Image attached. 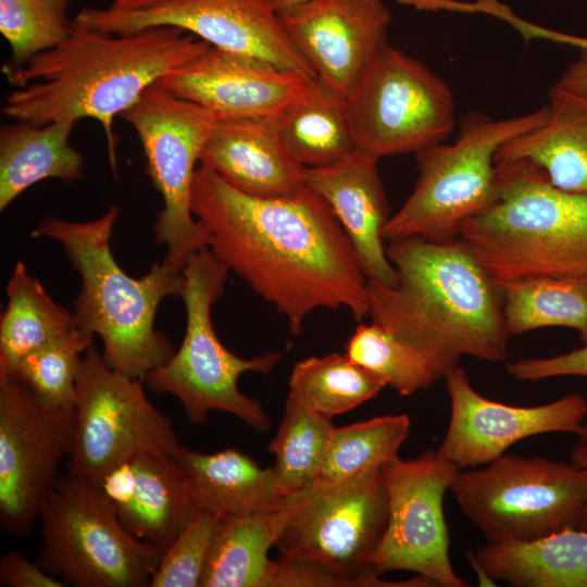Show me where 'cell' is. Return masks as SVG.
I'll list each match as a JSON object with an SVG mask.
<instances>
[{"label": "cell", "mask_w": 587, "mask_h": 587, "mask_svg": "<svg viewBox=\"0 0 587 587\" xmlns=\"http://www.w3.org/2000/svg\"><path fill=\"white\" fill-rule=\"evenodd\" d=\"M192 213L208 248L277 312L292 334L316 309L369 315V280L326 201L308 189L261 198L239 191L210 168L196 170Z\"/></svg>", "instance_id": "6da1fadb"}, {"label": "cell", "mask_w": 587, "mask_h": 587, "mask_svg": "<svg viewBox=\"0 0 587 587\" xmlns=\"http://www.w3.org/2000/svg\"><path fill=\"white\" fill-rule=\"evenodd\" d=\"M209 46L171 26L115 35L73 24L72 33L59 46L2 73L15 89L5 97L1 112L14 121L35 124L96 120L103 127L109 163L116 175L114 117Z\"/></svg>", "instance_id": "7a4b0ae2"}, {"label": "cell", "mask_w": 587, "mask_h": 587, "mask_svg": "<svg viewBox=\"0 0 587 587\" xmlns=\"http://www.w3.org/2000/svg\"><path fill=\"white\" fill-rule=\"evenodd\" d=\"M392 286L369 280V315L424 352L442 378L462 357L505 360L509 334L501 290L459 238L390 241Z\"/></svg>", "instance_id": "3957f363"}, {"label": "cell", "mask_w": 587, "mask_h": 587, "mask_svg": "<svg viewBox=\"0 0 587 587\" xmlns=\"http://www.w3.org/2000/svg\"><path fill=\"white\" fill-rule=\"evenodd\" d=\"M118 216L116 204L84 222L48 215L30 236L60 243L79 274L80 289L73 311L77 327L101 338L102 355L110 367L145 382L150 371L175 353L171 340L155 328L154 320L161 301L179 295L183 271L163 260L140 277L128 275L111 248Z\"/></svg>", "instance_id": "277c9868"}, {"label": "cell", "mask_w": 587, "mask_h": 587, "mask_svg": "<svg viewBox=\"0 0 587 587\" xmlns=\"http://www.w3.org/2000/svg\"><path fill=\"white\" fill-rule=\"evenodd\" d=\"M492 201L458 237L496 283L587 278V196L554 186L532 161L495 162Z\"/></svg>", "instance_id": "5b68a950"}, {"label": "cell", "mask_w": 587, "mask_h": 587, "mask_svg": "<svg viewBox=\"0 0 587 587\" xmlns=\"http://www.w3.org/2000/svg\"><path fill=\"white\" fill-rule=\"evenodd\" d=\"M228 272L208 247L187 259L178 295L186 311L183 342L166 363L147 374L145 383L155 394L176 397L192 424H204L211 411H222L263 432L270 428V419L259 400L239 390L238 379L247 372L271 373L282 353L243 359L217 337L212 307L224 294Z\"/></svg>", "instance_id": "8992f818"}, {"label": "cell", "mask_w": 587, "mask_h": 587, "mask_svg": "<svg viewBox=\"0 0 587 587\" xmlns=\"http://www.w3.org/2000/svg\"><path fill=\"white\" fill-rule=\"evenodd\" d=\"M547 116V104L525 115L499 120L478 111L466 114L453 143L440 142L415 153L416 183L386 223L384 240L457 238L463 223L495 197V157L499 149L542 124Z\"/></svg>", "instance_id": "52a82bcc"}, {"label": "cell", "mask_w": 587, "mask_h": 587, "mask_svg": "<svg viewBox=\"0 0 587 587\" xmlns=\"http://www.w3.org/2000/svg\"><path fill=\"white\" fill-rule=\"evenodd\" d=\"M450 491L488 542L532 541L583 528L587 473L572 462L504 453L459 470Z\"/></svg>", "instance_id": "ba28073f"}, {"label": "cell", "mask_w": 587, "mask_h": 587, "mask_svg": "<svg viewBox=\"0 0 587 587\" xmlns=\"http://www.w3.org/2000/svg\"><path fill=\"white\" fill-rule=\"evenodd\" d=\"M37 563L65 585L147 587L163 554L134 538L98 485L61 476L40 513Z\"/></svg>", "instance_id": "9c48e42d"}, {"label": "cell", "mask_w": 587, "mask_h": 587, "mask_svg": "<svg viewBox=\"0 0 587 587\" xmlns=\"http://www.w3.org/2000/svg\"><path fill=\"white\" fill-rule=\"evenodd\" d=\"M136 132L146 170L163 200L153 224L164 261L182 270L207 235L191 209V193L202 148L217 120L212 111L158 86L149 87L120 115Z\"/></svg>", "instance_id": "30bf717a"}, {"label": "cell", "mask_w": 587, "mask_h": 587, "mask_svg": "<svg viewBox=\"0 0 587 587\" xmlns=\"http://www.w3.org/2000/svg\"><path fill=\"white\" fill-rule=\"evenodd\" d=\"M388 521L382 469L289 496L280 558L314 562L354 586H386L371 570Z\"/></svg>", "instance_id": "8fae6325"}, {"label": "cell", "mask_w": 587, "mask_h": 587, "mask_svg": "<svg viewBox=\"0 0 587 587\" xmlns=\"http://www.w3.org/2000/svg\"><path fill=\"white\" fill-rule=\"evenodd\" d=\"M346 100L357 150L376 160L440 143L455 125L454 99L445 80L390 46Z\"/></svg>", "instance_id": "7c38bea8"}, {"label": "cell", "mask_w": 587, "mask_h": 587, "mask_svg": "<svg viewBox=\"0 0 587 587\" xmlns=\"http://www.w3.org/2000/svg\"><path fill=\"white\" fill-rule=\"evenodd\" d=\"M142 383L110 367L93 344L87 349L76 383L67 473L99 485L137 453L174 455L180 444L172 421L150 402Z\"/></svg>", "instance_id": "4fadbf2b"}, {"label": "cell", "mask_w": 587, "mask_h": 587, "mask_svg": "<svg viewBox=\"0 0 587 587\" xmlns=\"http://www.w3.org/2000/svg\"><path fill=\"white\" fill-rule=\"evenodd\" d=\"M75 433V409L51 404L12 376H0V525L30 532L60 478Z\"/></svg>", "instance_id": "5bb4252c"}, {"label": "cell", "mask_w": 587, "mask_h": 587, "mask_svg": "<svg viewBox=\"0 0 587 587\" xmlns=\"http://www.w3.org/2000/svg\"><path fill=\"white\" fill-rule=\"evenodd\" d=\"M459 469L437 450L382 467L388 496V521L372 557L371 570L380 576L402 570L432 579L437 587H467L453 570L444 498Z\"/></svg>", "instance_id": "9a60e30c"}, {"label": "cell", "mask_w": 587, "mask_h": 587, "mask_svg": "<svg viewBox=\"0 0 587 587\" xmlns=\"http://www.w3.org/2000/svg\"><path fill=\"white\" fill-rule=\"evenodd\" d=\"M73 24L115 35L150 27H176L212 47L316 78L287 35L271 0H164L127 12L87 7L79 10Z\"/></svg>", "instance_id": "2e32d148"}, {"label": "cell", "mask_w": 587, "mask_h": 587, "mask_svg": "<svg viewBox=\"0 0 587 587\" xmlns=\"http://www.w3.org/2000/svg\"><path fill=\"white\" fill-rule=\"evenodd\" d=\"M450 417L437 451L459 470L492 462L522 439L549 433L578 435L587 399L570 392L551 402L517 407L482 396L460 365L445 377Z\"/></svg>", "instance_id": "e0dca14e"}, {"label": "cell", "mask_w": 587, "mask_h": 587, "mask_svg": "<svg viewBox=\"0 0 587 587\" xmlns=\"http://www.w3.org/2000/svg\"><path fill=\"white\" fill-rule=\"evenodd\" d=\"M278 15L316 78L344 97L389 46L383 0H310Z\"/></svg>", "instance_id": "ac0fdd59"}, {"label": "cell", "mask_w": 587, "mask_h": 587, "mask_svg": "<svg viewBox=\"0 0 587 587\" xmlns=\"http://www.w3.org/2000/svg\"><path fill=\"white\" fill-rule=\"evenodd\" d=\"M315 79L209 46L157 85L212 111L217 118H276L304 96Z\"/></svg>", "instance_id": "d6986e66"}, {"label": "cell", "mask_w": 587, "mask_h": 587, "mask_svg": "<svg viewBox=\"0 0 587 587\" xmlns=\"http://www.w3.org/2000/svg\"><path fill=\"white\" fill-rule=\"evenodd\" d=\"M123 527L137 540L164 551L189 520L193 504L171 454L137 453L98 485Z\"/></svg>", "instance_id": "ffe728a7"}, {"label": "cell", "mask_w": 587, "mask_h": 587, "mask_svg": "<svg viewBox=\"0 0 587 587\" xmlns=\"http://www.w3.org/2000/svg\"><path fill=\"white\" fill-rule=\"evenodd\" d=\"M199 162L250 196L287 198L308 189V167L289 152L275 118H217Z\"/></svg>", "instance_id": "44dd1931"}, {"label": "cell", "mask_w": 587, "mask_h": 587, "mask_svg": "<svg viewBox=\"0 0 587 587\" xmlns=\"http://www.w3.org/2000/svg\"><path fill=\"white\" fill-rule=\"evenodd\" d=\"M377 161L355 150L332 165L308 168L307 185L333 211L367 280L392 286L397 283V273L383 238L390 215Z\"/></svg>", "instance_id": "7402d4cb"}, {"label": "cell", "mask_w": 587, "mask_h": 587, "mask_svg": "<svg viewBox=\"0 0 587 587\" xmlns=\"http://www.w3.org/2000/svg\"><path fill=\"white\" fill-rule=\"evenodd\" d=\"M173 458L184 475L193 508L222 520L264 514L287 503L288 497L278 489L272 467H261L241 451L203 453L180 444Z\"/></svg>", "instance_id": "603a6c76"}, {"label": "cell", "mask_w": 587, "mask_h": 587, "mask_svg": "<svg viewBox=\"0 0 587 587\" xmlns=\"http://www.w3.org/2000/svg\"><path fill=\"white\" fill-rule=\"evenodd\" d=\"M548 99L545 122L505 142L495 162L532 161L554 186L587 196V95L554 85Z\"/></svg>", "instance_id": "cb8c5ba5"}, {"label": "cell", "mask_w": 587, "mask_h": 587, "mask_svg": "<svg viewBox=\"0 0 587 587\" xmlns=\"http://www.w3.org/2000/svg\"><path fill=\"white\" fill-rule=\"evenodd\" d=\"M467 554L490 578L514 587H587L585 528L532 541H487Z\"/></svg>", "instance_id": "d4e9b609"}, {"label": "cell", "mask_w": 587, "mask_h": 587, "mask_svg": "<svg viewBox=\"0 0 587 587\" xmlns=\"http://www.w3.org/2000/svg\"><path fill=\"white\" fill-rule=\"evenodd\" d=\"M75 122L26 121L0 128V210L34 184L53 178L66 184L84 177V158L71 143Z\"/></svg>", "instance_id": "484cf974"}, {"label": "cell", "mask_w": 587, "mask_h": 587, "mask_svg": "<svg viewBox=\"0 0 587 587\" xmlns=\"http://www.w3.org/2000/svg\"><path fill=\"white\" fill-rule=\"evenodd\" d=\"M289 516L284 508L258 515L224 519L213 538L201 587H267L275 547Z\"/></svg>", "instance_id": "4316f807"}, {"label": "cell", "mask_w": 587, "mask_h": 587, "mask_svg": "<svg viewBox=\"0 0 587 587\" xmlns=\"http://www.w3.org/2000/svg\"><path fill=\"white\" fill-rule=\"evenodd\" d=\"M275 122L289 152L308 168L332 165L357 150L346 97L317 78Z\"/></svg>", "instance_id": "83f0119b"}, {"label": "cell", "mask_w": 587, "mask_h": 587, "mask_svg": "<svg viewBox=\"0 0 587 587\" xmlns=\"http://www.w3.org/2000/svg\"><path fill=\"white\" fill-rule=\"evenodd\" d=\"M0 317V376H11L32 351L77 328L73 312L55 302L24 262L13 267Z\"/></svg>", "instance_id": "f1b7e54d"}, {"label": "cell", "mask_w": 587, "mask_h": 587, "mask_svg": "<svg viewBox=\"0 0 587 587\" xmlns=\"http://www.w3.org/2000/svg\"><path fill=\"white\" fill-rule=\"evenodd\" d=\"M497 284L509 336L559 326L575 329L587 345V278L534 277Z\"/></svg>", "instance_id": "f546056e"}, {"label": "cell", "mask_w": 587, "mask_h": 587, "mask_svg": "<svg viewBox=\"0 0 587 587\" xmlns=\"http://www.w3.org/2000/svg\"><path fill=\"white\" fill-rule=\"evenodd\" d=\"M385 384L346 353L309 357L295 364L288 396L322 415L348 412L374 398Z\"/></svg>", "instance_id": "4dcf8cb0"}, {"label": "cell", "mask_w": 587, "mask_h": 587, "mask_svg": "<svg viewBox=\"0 0 587 587\" xmlns=\"http://www.w3.org/2000/svg\"><path fill=\"white\" fill-rule=\"evenodd\" d=\"M334 427L332 417L287 397L282 422L267 447L275 459V482L284 496L300 494L316 482Z\"/></svg>", "instance_id": "1f68e13d"}, {"label": "cell", "mask_w": 587, "mask_h": 587, "mask_svg": "<svg viewBox=\"0 0 587 587\" xmlns=\"http://www.w3.org/2000/svg\"><path fill=\"white\" fill-rule=\"evenodd\" d=\"M410 425L407 414H396L334 427L315 483H337L382 469L398 457Z\"/></svg>", "instance_id": "d6a6232c"}, {"label": "cell", "mask_w": 587, "mask_h": 587, "mask_svg": "<svg viewBox=\"0 0 587 587\" xmlns=\"http://www.w3.org/2000/svg\"><path fill=\"white\" fill-rule=\"evenodd\" d=\"M345 353L400 396L426 389L442 378L424 352L399 340L373 321L355 328L346 344Z\"/></svg>", "instance_id": "836d02e7"}, {"label": "cell", "mask_w": 587, "mask_h": 587, "mask_svg": "<svg viewBox=\"0 0 587 587\" xmlns=\"http://www.w3.org/2000/svg\"><path fill=\"white\" fill-rule=\"evenodd\" d=\"M72 0H0V33L11 54L1 72L16 70L63 42L72 33Z\"/></svg>", "instance_id": "e575fe53"}, {"label": "cell", "mask_w": 587, "mask_h": 587, "mask_svg": "<svg viewBox=\"0 0 587 587\" xmlns=\"http://www.w3.org/2000/svg\"><path fill=\"white\" fill-rule=\"evenodd\" d=\"M93 337L77 327L25 355L11 376L42 400L74 408L78 371Z\"/></svg>", "instance_id": "d590c367"}, {"label": "cell", "mask_w": 587, "mask_h": 587, "mask_svg": "<svg viewBox=\"0 0 587 587\" xmlns=\"http://www.w3.org/2000/svg\"><path fill=\"white\" fill-rule=\"evenodd\" d=\"M222 519L195 508L176 538L163 551L149 587H199Z\"/></svg>", "instance_id": "8d00e7d4"}, {"label": "cell", "mask_w": 587, "mask_h": 587, "mask_svg": "<svg viewBox=\"0 0 587 587\" xmlns=\"http://www.w3.org/2000/svg\"><path fill=\"white\" fill-rule=\"evenodd\" d=\"M507 373L522 382H538L560 376L587 377V345L566 353L547 358H528L510 362Z\"/></svg>", "instance_id": "74e56055"}, {"label": "cell", "mask_w": 587, "mask_h": 587, "mask_svg": "<svg viewBox=\"0 0 587 587\" xmlns=\"http://www.w3.org/2000/svg\"><path fill=\"white\" fill-rule=\"evenodd\" d=\"M353 583L307 560L280 558L274 561L267 587H347Z\"/></svg>", "instance_id": "f35d334b"}, {"label": "cell", "mask_w": 587, "mask_h": 587, "mask_svg": "<svg viewBox=\"0 0 587 587\" xmlns=\"http://www.w3.org/2000/svg\"><path fill=\"white\" fill-rule=\"evenodd\" d=\"M0 585L5 587H63L65 584L17 551L0 558Z\"/></svg>", "instance_id": "ab89813d"}, {"label": "cell", "mask_w": 587, "mask_h": 587, "mask_svg": "<svg viewBox=\"0 0 587 587\" xmlns=\"http://www.w3.org/2000/svg\"><path fill=\"white\" fill-rule=\"evenodd\" d=\"M517 32L523 36L524 40L528 41L532 39H545L560 45L571 46L576 49H586L587 50V38L579 37L575 35H570L535 24L528 23L522 20L517 25Z\"/></svg>", "instance_id": "60d3db41"}, {"label": "cell", "mask_w": 587, "mask_h": 587, "mask_svg": "<svg viewBox=\"0 0 587 587\" xmlns=\"http://www.w3.org/2000/svg\"><path fill=\"white\" fill-rule=\"evenodd\" d=\"M578 57L562 73L555 86L587 95V50L579 49Z\"/></svg>", "instance_id": "b9f144b4"}, {"label": "cell", "mask_w": 587, "mask_h": 587, "mask_svg": "<svg viewBox=\"0 0 587 587\" xmlns=\"http://www.w3.org/2000/svg\"><path fill=\"white\" fill-rule=\"evenodd\" d=\"M577 437L578 440L571 451V462L587 473V419ZM583 528L587 529V502L584 512Z\"/></svg>", "instance_id": "7bdbcfd3"}, {"label": "cell", "mask_w": 587, "mask_h": 587, "mask_svg": "<svg viewBox=\"0 0 587 587\" xmlns=\"http://www.w3.org/2000/svg\"><path fill=\"white\" fill-rule=\"evenodd\" d=\"M164 0H112L111 4L108 7L115 11H136L142 10L154 4H158Z\"/></svg>", "instance_id": "ee69618b"}, {"label": "cell", "mask_w": 587, "mask_h": 587, "mask_svg": "<svg viewBox=\"0 0 587 587\" xmlns=\"http://www.w3.org/2000/svg\"><path fill=\"white\" fill-rule=\"evenodd\" d=\"M308 1L310 0H271L274 9L276 10L278 14L287 10H290L295 7H298L300 4H303Z\"/></svg>", "instance_id": "f6af8a7d"}]
</instances>
